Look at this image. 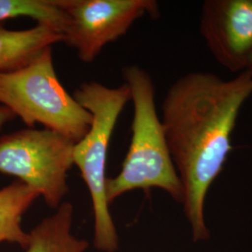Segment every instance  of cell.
I'll return each instance as SVG.
<instances>
[{
	"label": "cell",
	"instance_id": "cell-1",
	"mask_svg": "<svg viewBox=\"0 0 252 252\" xmlns=\"http://www.w3.org/2000/svg\"><path fill=\"white\" fill-rule=\"evenodd\" d=\"M252 94V74L245 70L232 80L187 73L164 95L161 120L195 242L209 236L204 210L207 192L231 153L237 118Z\"/></svg>",
	"mask_w": 252,
	"mask_h": 252
},
{
	"label": "cell",
	"instance_id": "cell-2",
	"mask_svg": "<svg viewBox=\"0 0 252 252\" xmlns=\"http://www.w3.org/2000/svg\"><path fill=\"white\" fill-rule=\"evenodd\" d=\"M122 74L134 108L132 136L121 171L107 180L108 203L128 191L152 188L162 189L182 203L183 188L157 112L153 79L137 64L124 67Z\"/></svg>",
	"mask_w": 252,
	"mask_h": 252
},
{
	"label": "cell",
	"instance_id": "cell-3",
	"mask_svg": "<svg viewBox=\"0 0 252 252\" xmlns=\"http://www.w3.org/2000/svg\"><path fill=\"white\" fill-rule=\"evenodd\" d=\"M73 96L92 115L88 133L74 146L73 163L79 167L90 192L94 219V244L99 252H117V231L106 192V165L110 139L118 119L130 101V92L126 83L108 87L89 81L81 83Z\"/></svg>",
	"mask_w": 252,
	"mask_h": 252
},
{
	"label": "cell",
	"instance_id": "cell-4",
	"mask_svg": "<svg viewBox=\"0 0 252 252\" xmlns=\"http://www.w3.org/2000/svg\"><path fill=\"white\" fill-rule=\"evenodd\" d=\"M0 105L33 128L39 124L77 143L90 129L92 115L65 88L54 68L53 47L17 70L0 72Z\"/></svg>",
	"mask_w": 252,
	"mask_h": 252
},
{
	"label": "cell",
	"instance_id": "cell-5",
	"mask_svg": "<svg viewBox=\"0 0 252 252\" xmlns=\"http://www.w3.org/2000/svg\"><path fill=\"white\" fill-rule=\"evenodd\" d=\"M75 142L49 129L27 128L0 136V173L16 177L57 209L68 192Z\"/></svg>",
	"mask_w": 252,
	"mask_h": 252
},
{
	"label": "cell",
	"instance_id": "cell-6",
	"mask_svg": "<svg viewBox=\"0 0 252 252\" xmlns=\"http://www.w3.org/2000/svg\"><path fill=\"white\" fill-rule=\"evenodd\" d=\"M57 3L68 18L63 43L85 63L94 62L105 46L125 36L138 19L159 15L154 0H57Z\"/></svg>",
	"mask_w": 252,
	"mask_h": 252
},
{
	"label": "cell",
	"instance_id": "cell-7",
	"mask_svg": "<svg viewBox=\"0 0 252 252\" xmlns=\"http://www.w3.org/2000/svg\"><path fill=\"white\" fill-rule=\"evenodd\" d=\"M200 32L217 62L231 72L247 70L252 55V0H207Z\"/></svg>",
	"mask_w": 252,
	"mask_h": 252
},
{
	"label": "cell",
	"instance_id": "cell-8",
	"mask_svg": "<svg viewBox=\"0 0 252 252\" xmlns=\"http://www.w3.org/2000/svg\"><path fill=\"white\" fill-rule=\"evenodd\" d=\"M60 42H63V35L46 26L9 30L0 25V72L24 67L46 48Z\"/></svg>",
	"mask_w": 252,
	"mask_h": 252
},
{
	"label": "cell",
	"instance_id": "cell-9",
	"mask_svg": "<svg viewBox=\"0 0 252 252\" xmlns=\"http://www.w3.org/2000/svg\"><path fill=\"white\" fill-rule=\"evenodd\" d=\"M73 216L72 205L62 203L29 233L26 252H85L89 243L72 234Z\"/></svg>",
	"mask_w": 252,
	"mask_h": 252
},
{
	"label": "cell",
	"instance_id": "cell-10",
	"mask_svg": "<svg viewBox=\"0 0 252 252\" xmlns=\"http://www.w3.org/2000/svg\"><path fill=\"white\" fill-rule=\"evenodd\" d=\"M38 197L36 190L20 180L0 189V243L17 244L27 249L29 233L24 231L22 219Z\"/></svg>",
	"mask_w": 252,
	"mask_h": 252
},
{
	"label": "cell",
	"instance_id": "cell-11",
	"mask_svg": "<svg viewBox=\"0 0 252 252\" xmlns=\"http://www.w3.org/2000/svg\"><path fill=\"white\" fill-rule=\"evenodd\" d=\"M29 17L63 35L68 26L67 15L56 0H0V22Z\"/></svg>",
	"mask_w": 252,
	"mask_h": 252
},
{
	"label": "cell",
	"instance_id": "cell-12",
	"mask_svg": "<svg viewBox=\"0 0 252 252\" xmlns=\"http://www.w3.org/2000/svg\"><path fill=\"white\" fill-rule=\"evenodd\" d=\"M15 118V114L10 109L0 105V130L3 128V126L7 125L10 121L14 120Z\"/></svg>",
	"mask_w": 252,
	"mask_h": 252
},
{
	"label": "cell",
	"instance_id": "cell-13",
	"mask_svg": "<svg viewBox=\"0 0 252 252\" xmlns=\"http://www.w3.org/2000/svg\"><path fill=\"white\" fill-rule=\"evenodd\" d=\"M247 70H249V71L252 74V57H251V59H250V62H249V65H248Z\"/></svg>",
	"mask_w": 252,
	"mask_h": 252
}]
</instances>
